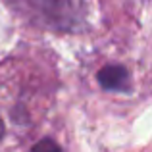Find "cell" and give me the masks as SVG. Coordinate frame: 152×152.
<instances>
[{
	"label": "cell",
	"mask_w": 152,
	"mask_h": 152,
	"mask_svg": "<svg viewBox=\"0 0 152 152\" xmlns=\"http://www.w3.org/2000/svg\"><path fill=\"white\" fill-rule=\"evenodd\" d=\"M31 27L54 33H77L91 25L93 0H6Z\"/></svg>",
	"instance_id": "1"
},
{
	"label": "cell",
	"mask_w": 152,
	"mask_h": 152,
	"mask_svg": "<svg viewBox=\"0 0 152 152\" xmlns=\"http://www.w3.org/2000/svg\"><path fill=\"white\" fill-rule=\"evenodd\" d=\"M93 77L100 93L108 96L129 98L137 91V71L127 60H102Z\"/></svg>",
	"instance_id": "2"
},
{
	"label": "cell",
	"mask_w": 152,
	"mask_h": 152,
	"mask_svg": "<svg viewBox=\"0 0 152 152\" xmlns=\"http://www.w3.org/2000/svg\"><path fill=\"white\" fill-rule=\"evenodd\" d=\"M2 133H4V127H2V119H0V137H2Z\"/></svg>",
	"instance_id": "3"
}]
</instances>
